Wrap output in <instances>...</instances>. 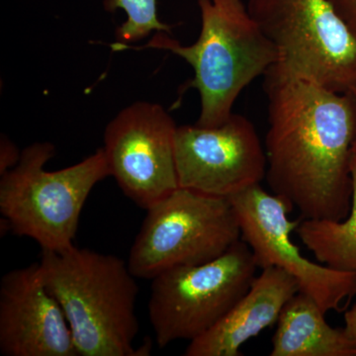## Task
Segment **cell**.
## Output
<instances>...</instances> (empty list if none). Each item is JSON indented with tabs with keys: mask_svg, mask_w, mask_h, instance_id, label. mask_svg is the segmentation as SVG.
<instances>
[{
	"mask_svg": "<svg viewBox=\"0 0 356 356\" xmlns=\"http://www.w3.org/2000/svg\"><path fill=\"white\" fill-rule=\"evenodd\" d=\"M104 7L107 11L122 9L127 15V20L115 32L116 43L129 44L146 38L152 32L172 31V26L159 19L156 0H105Z\"/></svg>",
	"mask_w": 356,
	"mask_h": 356,
	"instance_id": "9a60e30c",
	"label": "cell"
},
{
	"mask_svg": "<svg viewBox=\"0 0 356 356\" xmlns=\"http://www.w3.org/2000/svg\"><path fill=\"white\" fill-rule=\"evenodd\" d=\"M55 154L51 143L21 152L17 165L1 175L0 212L14 235L32 238L42 250L63 252L74 245L84 204L110 170L103 147L76 165L48 172L44 166Z\"/></svg>",
	"mask_w": 356,
	"mask_h": 356,
	"instance_id": "277c9868",
	"label": "cell"
},
{
	"mask_svg": "<svg viewBox=\"0 0 356 356\" xmlns=\"http://www.w3.org/2000/svg\"><path fill=\"white\" fill-rule=\"evenodd\" d=\"M334 13L356 37V0H327Z\"/></svg>",
	"mask_w": 356,
	"mask_h": 356,
	"instance_id": "2e32d148",
	"label": "cell"
},
{
	"mask_svg": "<svg viewBox=\"0 0 356 356\" xmlns=\"http://www.w3.org/2000/svg\"><path fill=\"white\" fill-rule=\"evenodd\" d=\"M42 275L62 306L79 356H139V286L128 262L72 245L42 250Z\"/></svg>",
	"mask_w": 356,
	"mask_h": 356,
	"instance_id": "7a4b0ae2",
	"label": "cell"
},
{
	"mask_svg": "<svg viewBox=\"0 0 356 356\" xmlns=\"http://www.w3.org/2000/svg\"><path fill=\"white\" fill-rule=\"evenodd\" d=\"M268 99L266 179L302 219L343 220L353 198L356 133L353 93H341L280 64L264 74Z\"/></svg>",
	"mask_w": 356,
	"mask_h": 356,
	"instance_id": "6da1fadb",
	"label": "cell"
},
{
	"mask_svg": "<svg viewBox=\"0 0 356 356\" xmlns=\"http://www.w3.org/2000/svg\"><path fill=\"white\" fill-rule=\"evenodd\" d=\"M201 31L195 43L182 46L168 33L158 32L145 46L115 43L114 50L158 49L172 51L194 70L185 89L198 91L197 125L216 127L233 114L241 92L280 62V54L250 16L243 0H197Z\"/></svg>",
	"mask_w": 356,
	"mask_h": 356,
	"instance_id": "3957f363",
	"label": "cell"
},
{
	"mask_svg": "<svg viewBox=\"0 0 356 356\" xmlns=\"http://www.w3.org/2000/svg\"><path fill=\"white\" fill-rule=\"evenodd\" d=\"M257 268L241 238L213 261L153 278L147 310L159 348L193 341L212 329L250 289Z\"/></svg>",
	"mask_w": 356,
	"mask_h": 356,
	"instance_id": "8992f818",
	"label": "cell"
},
{
	"mask_svg": "<svg viewBox=\"0 0 356 356\" xmlns=\"http://www.w3.org/2000/svg\"><path fill=\"white\" fill-rule=\"evenodd\" d=\"M240 222L242 240L247 243L259 268L275 266L298 282L300 292L315 300L325 314L339 311L356 294V274L336 270L309 261L292 242V231L301 218L291 221L293 208L264 191L261 184L229 197Z\"/></svg>",
	"mask_w": 356,
	"mask_h": 356,
	"instance_id": "ba28073f",
	"label": "cell"
},
{
	"mask_svg": "<svg viewBox=\"0 0 356 356\" xmlns=\"http://www.w3.org/2000/svg\"><path fill=\"white\" fill-rule=\"evenodd\" d=\"M146 211L128 259L137 278L213 261L242 238L229 198L178 187Z\"/></svg>",
	"mask_w": 356,
	"mask_h": 356,
	"instance_id": "5b68a950",
	"label": "cell"
},
{
	"mask_svg": "<svg viewBox=\"0 0 356 356\" xmlns=\"http://www.w3.org/2000/svg\"><path fill=\"white\" fill-rule=\"evenodd\" d=\"M350 92L353 93V97H355V103H356V83H355V86H353V88L351 89ZM353 154H355L356 156V133H355V143H353Z\"/></svg>",
	"mask_w": 356,
	"mask_h": 356,
	"instance_id": "d6986e66",
	"label": "cell"
},
{
	"mask_svg": "<svg viewBox=\"0 0 356 356\" xmlns=\"http://www.w3.org/2000/svg\"><path fill=\"white\" fill-rule=\"evenodd\" d=\"M172 117L156 103L136 102L116 115L104 134L110 177L144 210L177 191Z\"/></svg>",
	"mask_w": 356,
	"mask_h": 356,
	"instance_id": "9c48e42d",
	"label": "cell"
},
{
	"mask_svg": "<svg viewBox=\"0 0 356 356\" xmlns=\"http://www.w3.org/2000/svg\"><path fill=\"white\" fill-rule=\"evenodd\" d=\"M248 10L293 74L337 92L356 83V37L327 0H248Z\"/></svg>",
	"mask_w": 356,
	"mask_h": 356,
	"instance_id": "52a82bcc",
	"label": "cell"
},
{
	"mask_svg": "<svg viewBox=\"0 0 356 356\" xmlns=\"http://www.w3.org/2000/svg\"><path fill=\"white\" fill-rule=\"evenodd\" d=\"M317 302L298 292L283 307L273 337L271 356H356L343 330L327 324Z\"/></svg>",
	"mask_w": 356,
	"mask_h": 356,
	"instance_id": "4fadbf2b",
	"label": "cell"
},
{
	"mask_svg": "<svg viewBox=\"0 0 356 356\" xmlns=\"http://www.w3.org/2000/svg\"><path fill=\"white\" fill-rule=\"evenodd\" d=\"M175 163L182 188L229 198L266 177V149L254 124L232 114L216 127H177Z\"/></svg>",
	"mask_w": 356,
	"mask_h": 356,
	"instance_id": "30bf717a",
	"label": "cell"
},
{
	"mask_svg": "<svg viewBox=\"0 0 356 356\" xmlns=\"http://www.w3.org/2000/svg\"><path fill=\"white\" fill-rule=\"evenodd\" d=\"M0 353L6 356H79L64 310L47 288L40 262L2 276Z\"/></svg>",
	"mask_w": 356,
	"mask_h": 356,
	"instance_id": "8fae6325",
	"label": "cell"
},
{
	"mask_svg": "<svg viewBox=\"0 0 356 356\" xmlns=\"http://www.w3.org/2000/svg\"><path fill=\"white\" fill-rule=\"evenodd\" d=\"M343 331L356 348V305L344 314Z\"/></svg>",
	"mask_w": 356,
	"mask_h": 356,
	"instance_id": "ac0fdd59",
	"label": "cell"
},
{
	"mask_svg": "<svg viewBox=\"0 0 356 356\" xmlns=\"http://www.w3.org/2000/svg\"><path fill=\"white\" fill-rule=\"evenodd\" d=\"M353 198L343 220L302 219L296 228L300 240L317 261L336 270L356 274V156L350 163Z\"/></svg>",
	"mask_w": 356,
	"mask_h": 356,
	"instance_id": "5bb4252c",
	"label": "cell"
},
{
	"mask_svg": "<svg viewBox=\"0 0 356 356\" xmlns=\"http://www.w3.org/2000/svg\"><path fill=\"white\" fill-rule=\"evenodd\" d=\"M299 291L298 282L282 269L262 268L242 298L212 329L191 341L184 355H242L243 344L277 323L283 307Z\"/></svg>",
	"mask_w": 356,
	"mask_h": 356,
	"instance_id": "7c38bea8",
	"label": "cell"
},
{
	"mask_svg": "<svg viewBox=\"0 0 356 356\" xmlns=\"http://www.w3.org/2000/svg\"><path fill=\"white\" fill-rule=\"evenodd\" d=\"M21 158V153L15 145L6 137L1 138L0 145V175H3L17 165Z\"/></svg>",
	"mask_w": 356,
	"mask_h": 356,
	"instance_id": "e0dca14e",
	"label": "cell"
}]
</instances>
